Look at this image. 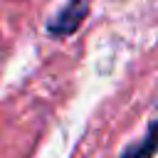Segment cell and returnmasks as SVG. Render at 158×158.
<instances>
[{
	"label": "cell",
	"instance_id": "2",
	"mask_svg": "<svg viewBox=\"0 0 158 158\" xmlns=\"http://www.w3.org/2000/svg\"><path fill=\"white\" fill-rule=\"evenodd\" d=\"M156 151H158V121H153V123L148 126L146 136H143L138 143L128 146V148L121 153V158H153Z\"/></svg>",
	"mask_w": 158,
	"mask_h": 158
},
{
	"label": "cell",
	"instance_id": "1",
	"mask_svg": "<svg viewBox=\"0 0 158 158\" xmlns=\"http://www.w3.org/2000/svg\"><path fill=\"white\" fill-rule=\"evenodd\" d=\"M89 7H91V0H69L49 22H47V32L52 37H69L74 35L84 17L89 15Z\"/></svg>",
	"mask_w": 158,
	"mask_h": 158
}]
</instances>
